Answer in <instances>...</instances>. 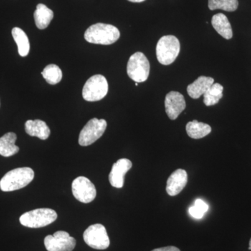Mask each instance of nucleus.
Here are the masks:
<instances>
[{"label": "nucleus", "instance_id": "f257e3e1", "mask_svg": "<svg viewBox=\"0 0 251 251\" xmlns=\"http://www.w3.org/2000/svg\"><path fill=\"white\" fill-rule=\"evenodd\" d=\"M120 36L119 29L112 25L97 23L86 30L85 39L91 44L110 45L118 40Z\"/></svg>", "mask_w": 251, "mask_h": 251}, {"label": "nucleus", "instance_id": "f03ea898", "mask_svg": "<svg viewBox=\"0 0 251 251\" xmlns=\"http://www.w3.org/2000/svg\"><path fill=\"white\" fill-rule=\"evenodd\" d=\"M34 172L30 168H18L8 172L0 181V188L4 192L16 191L25 187L34 179Z\"/></svg>", "mask_w": 251, "mask_h": 251}, {"label": "nucleus", "instance_id": "7ed1b4c3", "mask_svg": "<svg viewBox=\"0 0 251 251\" xmlns=\"http://www.w3.org/2000/svg\"><path fill=\"white\" fill-rule=\"evenodd\" d=\"M57 218V213L53 209L41 208L23 214L20 217V222L25 227L39 228L52 224Z\"/></svg>", "mask_w": 251, "mask_h": 251}, {"label": "nucleus", "instance_id": "20e7f679", "mask_svg": "<svg viewBox=\"0 0 251 251\" xmlns=\"http://www.w3.org/2000/svg\"><path fill=\"white\" fill-rule=\"evenodd\" d=\"M180 52V43L176 36H163L156 46V57L163 65H170L175 62Z\"/></svg>", "mask_w": 251, "mask_h": 251}, {"label": "nucleus", "instance_id": "39448f33", "mask_svg": "<svg viewBox=\"0 0 251 251\" xmlns=\"http://www.w3.org/2000/svg\"><path fill=\"white\" fill-rule=\"evenodd\" d=\"M150 64L143 52H137L132 54L127 64V74L135 82H143L148 80L150 75Z\"/></svg>", "mask_w": 251, "mask_h": 251}, {"label": "nucleus", "instance_id": "423d86ee", "mask_svg": "<svg viewBox=\"0 0 251 251\" xmlns=\"http://www.w3.org/2000/svg\"><path fill=\"white\" fill-rule=\"evenodd\" d=\"M108 83L102 75H95L86 82L82 89V97L87 101H98L106 96Z\"/></svg>", "mask_w": 251, "mask_h": 251}, {"label": "nucleus", "instance_id": "0eeeda50", "mask_svg": "<svg viewBox=\"0 0 251 251\" xmlns=\"http://www.w3.org/2000/svg\"><path fill=\"white\" fill-rule=\"evenodd\" d=\"M106 127L107 122L103 119H92L81 130L79 135V145L86 147L95 143L103 135Z\"/></svg>", "mask_w": 251, "mask_h": 251}, {"label": "nucleus", "instance_id": "6e6552de", "mask_svg": "<svg viewBox=\"0 0 251 251\" xmlns=\"http://www.w3.org/2000/svg\"><path fill=\"white\" fill-rule=\"evenodd\" d=\"M83 239L89 247L97 250H105L110 246L106 229L101 224L90 226L84 232Z\"/></svg>", "mask_w": 251, "mask_h": 251}, {"label": "nucleus", "instance_id": "1a4fd4ad", "mask_svg": "<svg viewBox=\"0 0 251 251\" xmlns=\"http://www.w3.org/2000/svg\"><path fill=\"white\" fill-rule=\"evenodd\" d=\"M48 251H72L76 245V240L64 231H57L53 235H48L44 239Z\"/></svg>", "mask_w": 251, "mask_h": 251}, {"label": "nucleus", "instance_id": "9d476101", "mask_svg": "<svg viewBox=\"0 0 251 251\" xmlns=\"http://www.w3.org/2000/svg\"><path fill=\"white\" fill-rule=\"evenodd\" d=\"M72 192L77 201L85 204L92 202L97 196L95 186L85 176H78L74 180Z\"/></svg>", "mask_w": 251, "mask_h": 251}, {"label": "nucleus", "instance_id": "9b49d317", "mask_svg": "<svg viewBox=\"0 0 251 251\" xmlns=\"http://www.w3.org/2000/svg\"><path fill=\"white\" fill-rule=\"evenodd\" d=\"M165 107L168 116L172 120H176L186 108L184 96L177 92H171L167 94Z\"/></svg>", "mask_w": 251, "mask_h": 251}, {"label": "nucleus", "instance_id": "f8f14e48", "mask_svg": "<svg viewBox=\"0 0 251 251\" xmlns=\"http://www.w3.org/2000/svg\"><path fill=\"white\" fill-rule=\"evenodd\" d=\"M131 168V161L127 158H122L114 163L109 175V181L111 186L117 188L123 187L125 175Z\"/></svg>", "mask_w": 251, "mask_h": 251}, {"label": "nucleus", "instance_id": "ddd939ff", "mask_svg": "<svg viewBox=\"0 0 251 251\" xmlns=\"http://www.w3.org/2000/svg\"><path fill=\"white\" fill-rule=\"evenodd\" d=\"M188 182L186 171L178 169L172 173L167 181L166 191L171 196H175L181 192Z\"/></svg>", "mask_w": 251, "mask_h": 251}, {"label": "nucleus", "instance_id": "4468645a", "mask_svg": "<svg viewBox=\"0 0 251 251\" xmlns=\"http://www.w3.org/2000/svg\"><path fill=\"white\" fill-rule=\"evenodd\" d=\"M214 83V80L212 77L200 76L192 84L188 86V94L192 99H199Z\"/></svg>", "mask_w": 251, "mask_h": 251}, {"label": "nucleus", "instance_id": "2eb2a0df", "mask_svg": "<svg viewBox=\"0 0 251 251\" xmlns=\"http://www.w3.org/2000/svg\"><path fill=\"white\" fill-rule=\"evenodd\" d=\"M25 131L30 136L45 140L50 135V130L45 122L40 120H28L25 123Z\"/></svg>", "mask_w": 251, "mask_h": 251}, {"label": "nucleus", "instance_id": "dca6fc26", "mask_svg": "<svg viewBox=\"0 0 251 251\" xmlns=\"http://www.w3.org/2000/svg\"><path fill=\"white\" fill-rule=\"evenodd\" d=\"M211 24L215 30L224 39L229 40L233 36L232 27L227 16L224 14L214 15L211 19Z\"/></svg>", "mask_w": 251, "mask_h": 251}, {"label": "nucleus", "instance_id": "f3484780", "mask_svg": "<svg viewBox=\"0 0 251 251\" xmlns=\"http://www.w3.org/2000/svg\"><path fill=\"white\" fill-rule=\"evenodd\" d=\"M17 136L14 133H6L0 138V155L4 157L14 156L19 151V148L16 146Z\"/></svg>", "mask_w": 251, "mask_h": 251}, {"label": "nucleus", "instance_id": "a211bd4d", "mask_svg": "<svg viewBox=\"0 0 251 251\" xmlns=\"http://www.w3.org/2000/svg\"><path fill=\"white\" fill-rule=\"evenodd\" d=\"M53 17V11L48 8L46 5L39 4L36 6L34 18L36 27L39 29H44L47 28Z\"/></svg>", "mask_w": 251, "mask_h": 251}, {"label": "nucleus", "instance_id": "6ab92c4d", "mask_svg": "<svg viewBox=\"0 0 251 251\" xmlns=\"http://www.w3.org/2000/svg\"><path fill=\"white\" fill-rule=\"evenodd\" d=\"M186 130L190 138L193 139H201L211 133V128L210 126L206 124L198 122L197 120H193L192 122H188L186 125Z\"/></svg>", "mask_w": 251, "mask_h": 251}, {"label": "nucleus", "instance_id": "aec40b11", "mask_svg": "<svg viewBox=\"0 0 251 251\" xmlns=\"http://www.w3.org/2000/svg\"><path fill=\"white\" fill-rule=\"evenodd\" d=\"M12 36L17 44L18 53L21 57H26L29 54L30 45L27 34L22 29L14 27L12 29Z\"/></svg>", "mask_w": 251, "mask_h": 251}, {"label": "nucleus", "instance_id": "412c9836", "mask_svg": "<svg viewBox=\"0 0 251 251\" xmlns=\"http://www.w3.org/2000/svg\"><path fill=\"white\" fill-rule=\"evenodd\" d=\"M224 87L219 83H214L211 86L204 95V103L206 106H211L219 103L220 99H222Z\"/></svg>", "mask_w": 251, "mask_h": 251}, {"label": "nucleus", "instance_id": "4be33fe9", "mask_svg": "<svg viewBox=\"0 0 251 251\" xmlns=\"http://www.w3.org/2000/svg\"><path fill=\"white\" fill-rule=\"evenodd\" d=\"M43 77L48 83L56 85L59 83L62 78V72L60 68L55 64H49L41 72Z\"/></svg>", "mask_w": 251, "mask_h": 251}, {"label": "nucleus", "instance_id": "5701e85b", "mask_svg": "<svg viewBox=\"0 0 251 251\" xmlns=\"http://www.w3.org/2000/svg\"><path fill=\"white\" fill-rule=\"evenodd\" d=\"M238 6V0H209L208 2L209 9L211 11L221 9L228 12H232L237 9Z\"/></svg>", "mask_w": 251, "mask_h": 251}, {"label": "nucleus", "instance_id": "b1692460", "mask_svg": "<svg viewBox=\"0 0 251 251\" xmlns=\"http://www.w3.org/2000/svg\"><path fill=\"white\" fill-rule=\"evenodd\" d=\"M188 211H189L190 215L197 219H202L204 214V213L202 212L199 209H198L195 205L190 207Z\"/></svg>", "mask_w": 251, "mask_h": 251}, {"label": "nucleus", "instance_id": "393cba45", "mask_svg": "<svg viewBox=\"0 0 251 251\" xmlns=\"http://www.w3.org/2000/svg\"><path fill=\"white\" fill-rule=\"evenodd\" d=\"M194 205L199 209L200 210L202 211V212L205 214L206 211H208V209H209V206L206 204L205 202L202 201L201 199H197L196 201H195Z\"/></svg>", "mask_w": 251, "mask_h": 251}, {"label": "nucleus", "instance_id": "a878e982", "mask_svg": "<svg viewBox=\"0 0 251 251\" xmlns=\"http://www.w3.org/2000/svg\"><path fill=\"white\" fill-rule=\"evenodd\" d=\"M151 251H181L178 248L175 247H166L156 249Z\"/></svg>", "mask_w": 251, "mask_h": 251}, {"label": "nucleus", "instance_id": "bb28decb", "mask_svg": "<svg viewBox=\"0 0 251 251\" xmlns=\"http://www.w3.org/2000/svg\"><path fill=\"white\" fill-rule=\"evenodd\" d=\"M128 1H130V2L140 3L143 2V1H145V0H128Z\"/></svg>", "mask_w": 251, "mask_h": 251}, {"label": "nucleus", "instance_id": "cd10ccee", "mask_svg": "<svg viewBox=\"0 0 251 251\" xmlns=\"http://www.w3.org/2000/svg\"><path fill=\"white\" fill-rule=\"evenodd\" d=\"M249 250L251 251V240H250V242H249Z\"/></svg>", "mask_w": 251, "mask_h": 251}, {"label": "nucleus", "instance_id": "c85d7f7f", "mask_svg": "<svg viewBox=\"0 0 251 251\" xmlns=\"http://www.w3.org/2000/svg\"><path fill=\"white\" fill-rule=\"evenodd\" d=\"M138 82H136V83H135V86H138Z\"/></svg>", "mask_w": 251, "mask_h": 251}]
</instances>
